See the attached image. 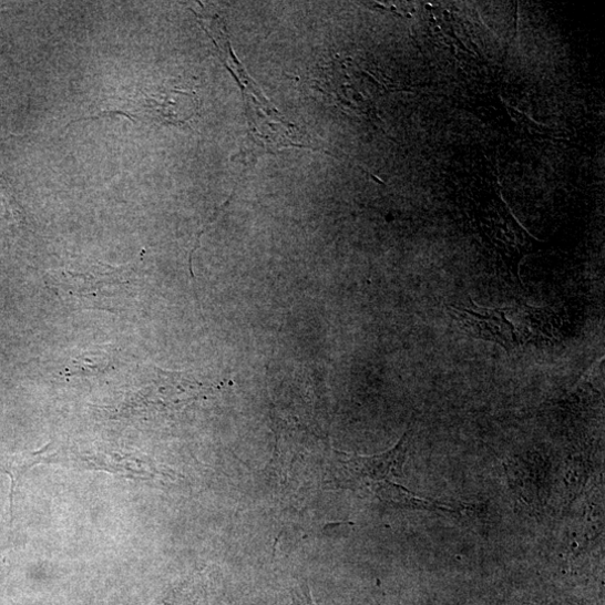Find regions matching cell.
<instances>
[{
  "label": "cell",
  "instance_id": "cell-1",
  "mask_svg": "<svg viewBox=\"0 0 605 605\" xmlns=\"http://www.w3.org/2000/svg\"><path fill=\"white\" fill-rule=\"evenodd\" d=\"M409 435L401 438L397 445L381 454L363 457L337 452L334 481L339 488L372 494L382 502L396 506L431 512H454L440 503L420 498L399 484L402 466L408 459Z\"/></svg>",
  "mask_w": 605,
  "mask_h": 605
},
{
  "label": "cell",
  "instance_id": "cell-2",
  "mask_svg": "<svg viewBox=\"0 0 605 605\" xmlns=\"http://www.w3.org/2000/svg\"><path fill=\"white\" fill-rule=\"evenodd\" d=\"M470 301L471 308H448L461 330L474 339L494 342L507 350L520 345V336L506 317V311L482 309Z\"/></svg>",
  "mask_w": 605,
  "mask_h": 605
},
{
  "label": "cell",
  "instance_id": "cell-3",
  "mask_svg": "<svg viewBox=\"0 0 605 605\" xmlns=\"http://www.w3.org/2000/svg\"><path fill=\"white\" fill-rule=\"evenodd\" d=\"M143 106L146 117L163 124L181 125L193 117L197 103L191 93L173 90L147 98Z\"/></svg>",
  "mask_w": 605,
  "mask_h": 605
},
{
  "label": "cell",
  "instance_id": "cell-4",
  "mask_svg": "<svg viewBox=\"0 0 605 605\" xmlns=\"http://www.w3.org/2000/svg\"><path fill=\"white\" fill-rule=\"evenodd\" d=\"M113 362L112 352L106 348L94 347L75 350L71 355L69 366L74 375H90L104 371Z\"/></svg>",
  "mask_w": 605,
  "mask_h": 605
},
{
  "label": "cell",
  "instance_id": "cell-5",
  "mask_svg": "<svg viewBox=\"0 0 605 605\" xmlns=\"http://www.w3.org/2000/svg\"><path fill=\"white\" fill-rule=\"evenodd\" d=\"M49 450V447L43 449L40 452H30V453H22V454H16V455H8L0 458V469L6 471L12 480V486H11V516L13 520V510H14V491L17 489V485L20 481V479L24 475V473L32 468L34 464H38L42 461H44L43 454Z\"/></svg>",
  "mask_w": 605,
  "mask_h": 605
},
{
  "label": "cell",
  "instance_id": "cell-6",
  "mask_svg": "<svg viewBox=\"0 0 605 605\" xmlns=\"http://www.w3.org/2000/svg\"><path fill=\"white\" fill-rule=\"evenodd\" d=\"M0 207H2V213L6 218L14 221L23 218L18 201L12 194L8 181L3 176H0Z\"/></svg>",
  "mask_w": 605,
  "mask_h": 605
},
{
  "label": "cell",
  "instance_id": "cell-7",
  "mask_svg": "<svg viewBox=\"0 0 605 605\" xmlns=\"http://www.w3.org/2000/svg\"><path fill=\"white\" fill-rule=\"evenodd\" d=\"M290 605H315L311 592L307 586H298L291 591Z\"/></svg>",
  "mask_w": 605,
  "mask_h": 605
}]
</instances>
